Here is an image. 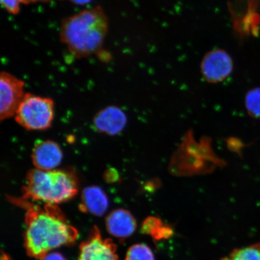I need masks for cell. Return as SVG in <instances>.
<instances>
[{
  "mask_svg": "<svg viewBox=\"0 0 260 260\" xmlns=\"http://www.w3.org/2000/svg\"><path fill=\"white\" fill-rule=\"evenodd\" d=\"M15 201L27 210L24 244L29 255L42 259L51 250L77 240V230L67 222L56 205L42 207L22 198Z\"/></svg>",
  "mask_w": 260,
  "mask_h": 260,
  "instance_id": "cell-1",
  "label": "cell"
},
{
  "mask_svg": "<svg viewBox=\"0 0 260 260\" xmlns=\"http://www.w3.org/2000/svg\"><path fill=\"white\" fill-rule=\"evenodd\" d=\"M108 28L105 11L97 6L64 19L60 40L75 57H89L102 48Z\"/></svg>",
  "mask_w": 260,
  "mask_h": 260,
  "instance_id": "cell-2",
  "label": "cell"
},
{
  "mask_svg": "<svg viewBox=\"0 0 260 260\" xmlns=\"http://www.w3.org/2000/svg\"><path fill=\"white\" fill-rule=\"evenodd\" d=\"M22 193L25 200L57 205L72 199L78 193L77 179L64 170L29 171Z\"/></svg>",
  "mask_w": 260,
  "mask_h": 260,
  "instance_id": "cell-3",
  "label": "cell"
},
{
  "mask_svg": "<svg viewBox=\"0 0 260 260\" xmlns=\"http://www.w3.org/2000/svg\"><path fill=\"white\" fill-rule=\"evenodd\" d=\"M190 133L172 158L170 169L175 174L184 176L207 173L216 166L224 165L211 149L209 140L203 139L197 144Z\"/></svg>",
  "mask_w": 260,
  "mask_h": 260,
  "instance_id": "cell-4",
  "label": "cell"
},
{
  "mask_svg": "<svg viewBox=\"0 0 260 260\" xmlns=\"http://www.w3.org/2000/svg\"><path fill=\"white\" fill-rule=\"evenodd\" d=\"M54 108L53 101L49 98L26 93L15 113V119L28 130L46 129L53 121Z\"/></svg>",
  "mask_w": 260,
  "mask_h": 260,
  "instance_id": "cell-5",
  "label": "cell"
},
{
  "mask_svg": "<svg viewBox=\"0 0 260 260\" xmlns=\"http://www.w3.org/2000/svg\"><path fill=\"white\" fill-rule=\"evenodd\" d=\"M25 83L7 72L0 76V117L1 120L15 115L25 95Z\"/></svg>",
  "mask_w": 260,
  "mask_h": 260,
  "instance_id": "cell-6",
  "label": "cell"
},
{
  "mask_svg": "<svg viewBox=\"0 0 260 260\" xmlns=\"http://www.w3.org/2000/svg\"><path fill=\"white\" fill-rule=\"evenodd\" d=\"M234 63L232 57L222 49L207 53L201 64V73L207 82H222L232 73Z\"/></svg>",
  "mask_w": 260,
  "mask_h": 260,
  "instance_id": "cell-7",
  "label": "cell"
},
{
  "mask_svg": "<svg viewBox=\"0 0 260 260\" xmlns=\"http://www.w3.org/2000/svg\"><path fill=\"white\" fill-rule=\"evenodd\" d=\"M79 260H118V257L115 245L103 239L95 228L89 239L81 244Z\"/></svg>",
  "mask_w": 260,
  "mask_h": 260,
  "instance_id": "cell-8",
  "label": "cell"
},
{
  "mask_svg": "<svg viewBox=\"0 0 260 260\" xmlns=\"http://www.w3.org/2000/svg\"><path fill=\"white\" fill-rule=\"evenodd\" d=\"M31 159L38 170H54L62 161L63 153L56 142L50 140L38 141L32 149Z\"/></svg>",
  "mask_w": 260,
  "mask_h": 260,
  "instance_id": "cell-9",
  "label": "cell"
},
{
  "mask_svg": "<svg viewBox=\"0 0 260 260\" xmlns=\"http://www.w3.org/2000/svg\"><path fill=\"white\" fill-rule=\"evenodd\" d=\"M126 122L127 117L123 110L118 107L109 106L96 114L93 124L98 132L114 136L124 129Z\"/></svg>",
  "mask_w": 260,
  "mask_h": 260,
  "instance_id": "cell-10",
  "label": "cell"
},
{
  "mask_svg": "<svg viewBox=\"0 0 260 260\" xmlns=\"http://www.w3.org/2000/svg\"><path fill=\"white\" fill-rule=\"evenodd\" d=\"M106 228L112 236L126 238L132 236L137 228V222L129 211L118 209L112 211L106 218Z\"/></svg>",
  "mask_w": 260,
  "mask_h": 260,
  "instance_id": "cell-11",
  "label": "cell"
},
{
  "mask_svg": "<svg viewBox=\"0 0 260 260\" xmlns=\"http://www.w3.org/2000/svg\"><path fill=\"white\" fill-rule=\"evenodd\" d=\"M82 210L93 215L101 216L105 213L109 207V200L102 188L90 186L84 188L81 194Z\"/></svg>",
  "mask_w": 260,
  "mask_h": 260,
  "instance_id": "cell-12",
  "label": "cell"
},
{
  "mask_svg": "<svg viewBox=\"0 0 260 260\" xmlns=\"http://www.w3.org/2000/svg\"><path fill=\"white\" fill-rule=\"evenodd\" d=\"M222 260H260V243L236 249Z\"/></svg>",
  "mask_w": 260,
  "mask_h": 260,
  "instance_id": "cell-13",
  "label": "cell"
},
{
  "mask_svg": "<svg viewBox=\"0 0 260 260\" xmlns=\"http://www.w3.org/2000/svg\"><path fill=\"white\" fill-rule=\"evenodd\" d=\"M245 107L251 118L260 119V87H255L246 93Z\"/></svg>",
  "mask_w": 260,
  "mask_h": 260,
  "instance_id": "cell-14",
  "label": "cell"
},
{
  "mask_svg": "<svg viewBox=\"0 0 260 260\" xmlns=\"http://www.w3.org/2000/svg\"><path fill=\"white\" fill-rule=\"evenodd\" d=\"M125 260H155L153 252L144 244H136L130 247Z\"/></svg>",
  "mask_w": 260,
  "mask_h": 260,
  "instance_id": "cell-15",
  "label": "cell"
},
{
  "mask_svg": "<svg viewBox=\"0 0 260 260\" xmlns=\"http://www.w3.org/2000/svg\"><path fill=\"white\" fill-rule=\"evenodd\" d=\"M161 220L156 217H149L143 223L142 229L145 233H149L156 230L161 229Z\"/></svg>",
  "mask_w": 260,
  "mask_h": 260,
  "instance_id": "cell-16",
  "label": "cell"
},
{
  "mask_svg": "<svg viewBox=\"0 0 260 260\" xmlns=\"http://www.w3.org/2000/svg\"><path fill=\"white\" fill-rule=\"evenodd\" d=\"M0 2L3 7L10 14L16 15L20 11L22 0H0Z\"/></svg>",
  "mask_w": 260,
  "mask_h": 260,
  "instance_id": "cell-17",
  "label": "cell"
},
{
  "mask_svg": "<svg viewBox=\"0 0 260 260\" xmlns=\"http://www.w3.org/2000/svg\"><path fill=\"white\" fill-rule=\"evenodd\" d=\"M43 260H67L64 258L62 255H61L59 253L54 252L48 253L47 255L44 256V258L42 259Z\"/></svg>",
  "mask_w": 260,
  "mask_h": 260,
  "instance_id": "cell-18",
  "label": "cell"
},
{
  "mask_svg": "<svg viewBox=\"0 0 260 260\" xmlns=\"http://www.w3.org/2000/svg\"><path fill=\"white\" fill-rule=\"evenodd\" d=\"M71 1L78 5H84L88 4L92 0H71Z\"/></svg>",
  "mask_w": 260,
  "mask_h": 260,
  "instance_id": "cell-19",
  "label": "cell"
},
{
  "mask_svg": "<svg viewBox=\"0 0 260 260\" xmlns=\"http://www.w3.org/2000/svg\"><path fill=\"white\" fill-rule=\"evenodd\" d=\"M51 0H22V4L28 5L31 3L48 2Z\"/></svg>",
  "mask_w": 260,
  "mask_h": 260,
  "instance_id": "cell-20",
  "label": "cell"
}]
</instances>
